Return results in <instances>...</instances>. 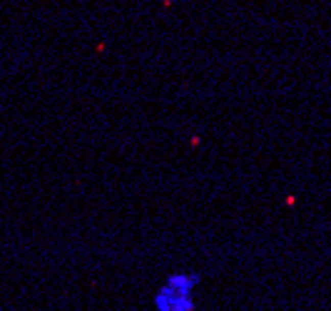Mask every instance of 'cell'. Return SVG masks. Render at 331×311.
Here are the masks:
<instances>
[{"label": "cell", "mask_w": 331, "mask_h": 311, "mask_svg": "<svg viewBox=\"0 0 331 311\" xmlns=\"http://www.w3.org/2000/svg\"><path fill=\"white\" fill-rule=\"evenodd\" d=\"M197 284V276L190 274H175L170 276L167 286L157 296L159 311H192V286Z\"/></svg>", "instance_id": "cell-1"}]
</instances>
